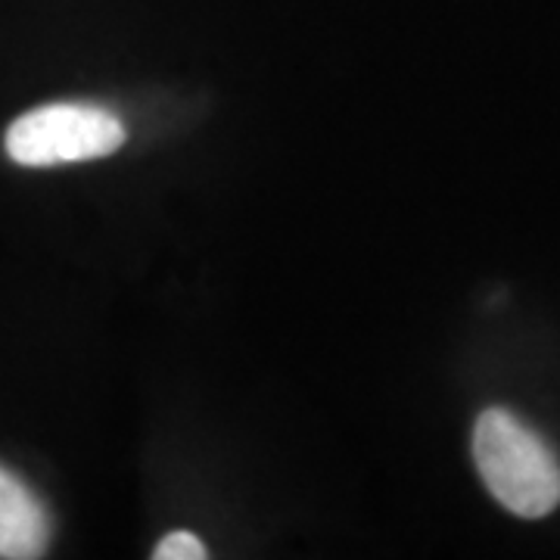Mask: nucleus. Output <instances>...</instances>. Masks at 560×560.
I'll list each match as a JSON object with an SVG mask.
<instances>
[{
    "label": "nucleus",
    "mask_w": 560,
    "mask_h": 560,
    "mask_svg": "<svg viewBox=\"0 0 560 560\" xmlns=\"http://www.w3.org/2000/svg\"><path fill=\"white\" fill-rule=\"evenodd\" d=\"M125 143L121 121L91 103H50L25 113L7 131L10 160L44 168L62 162L101 160Z\"/></svg>",
    "instance_id": "nucleus-2"
},
{
    "label": "nucleus",
    "mask_w": 560,
    "mask_h": 560,
    "mask_svg": "<svg viewBox=\"0 0 560 560\" xmlns=\"http://www.w3.org/2000/svg\"><path fill=\"white\" fill-rule=\"evenodd\" d=\"M156 560H202L209 558L206 545L194 533H172L153 548Z\"/></svg>",
    "instance_id": "nucleus-4"
},
{
    "label": "nucleus",
    "mask_w": 560,
    "mask_h": 560,
    "mask_svg": "<svg viewBox=\"0 0 560 560\" xmlns=\"http://www.w3.org/2000/svg\"><path fill=\"white\" fill-rule=\"evenodd\" d=\"M474 460L486 489L523 521L560 504V460L539 433L508 408H486L474 423Z\"/></svg>",
    "instance_id": "nucleus-1"
},
{
    "label": "nucleus",
    "mask_w": 560,
    "mask_h": 560,
    "mask_svg": "<svg viewBox=\"0 0 560 560\" xmlns=\"http://www.w3.org/2000/svg\"><path fill=\"white\" fill-rule=\"evenodd\" d=\"M50 514L38 495L0 467V558L35 560L50 545Z\"/></svg>",
    "instance_id": "nucleus-3"
}]
</instances>
